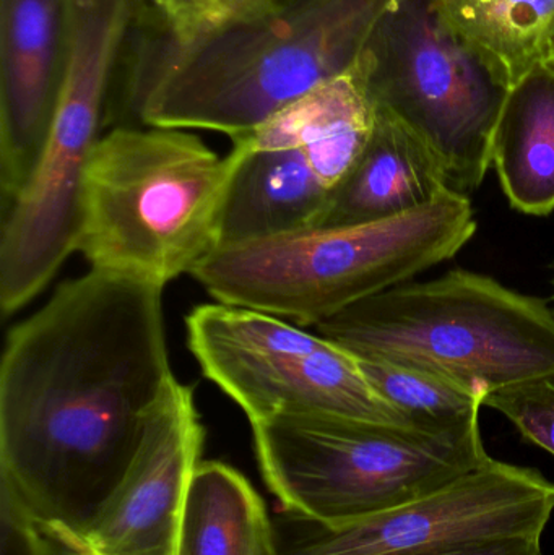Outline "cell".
Returning a JSON list of instances; mask_svg holds the SVG:
<instances>
[{"instance_id": "obj_1", "label": "cell", "mask_w": 554, "mask_h": 555, "mask_svg": "<svg viewBox=\"0 0 554 555\" xmlns=\"http://www.w3.org/2000/svg\"><path fill=\"white\" fill-rule=\"evenodd\" d=\"M163 289L91 269L10 330L0 475L12 527L81 537L126 475L175 378Z\"/></svg>"}, {"instance_id": "obj_2", "label": "cell", "mask_w": 554, "mask_h": 555, "mask_svg": "<svg viewBox=\"0 0 554 555\" xmlns=\"http://www.w3.org/2000/svg\"><path fill=\"white\" fill-rule=\"evenodd\" d=\"M397 0H279L269 12L178 42L137 49L126 93L133 124L240 139L360 57Z\"/></svg>"}, {"instance_id": "obj_3", "label": "cell", "mask_w": 554, "mask_h": 555, "mask_svg": "<svg viewBox=\"0 0 554 555\" xmlns=\"http://www.w3.org/2000/svg\"><path fill=\"white\" fill-rule=\"evenodd\" d=\"M237 168L188 130L117 126L85 175L77 253L91 269L165 287L221 246Z\"/></svg>"}, {"instance_id": "obj_4", "label": "cell", "mask_w": 554, "mask_h": 555, "mask_svg": "<svg viewBox=\"0 0 554 555\" xmlns=\"http://www.w3.org/2000/svg\"><path fill=\"white\" fill-rule=\"evenodd\" d=\"M475 233L472 202L448 191L426 207L377 223L223 246L191 276L217 302L315 326L452 259Z\"/></svg>"}, {"instance_id": "obj_5", "label": "cell", "mask_w": 554, "mask_h": 555, "mask_svg": "<svg viewBox=\"0 0 554 555\" xmlns=\"http://www.w3.org/2000/svg\"><path fill=\"white\" fill-rule=\"evenodd\" d=\"M357 358L409 362L500 390L554 375V312L493 278L452 270L368 297L315 325Z\"/></svg>"}, {"instance_id": "obj_6", "label": "cell", "mask_w": 554, "mask_h": 555, "mask_svg": "<svg viewBox=\"0 0 554 555\" xmlns=\"http://www.w3.org/2000/svg\"><path fill=\"white\" fill-rule=\"evenodd\" d=\"M250 426L270 491L289 512L322 527L353 524L425 498L491 459L480 421L435 430L282 414Z\"/></svg>"}, {"instance_id": "obj_7", "label": "cell", "mask_w": 554, "mask_h": 555, "mask_svg": "<svg viewBox=\"0 0 554 555\" xmlns=\"http://www.w3.org/2000/svg\"><path fill=\"white\" fill-rule=\"evenodd\" d=\"M140 0H68L64 72L44 152L22 194L2 214L0 266L48 284L77 253L81 195L100 142L107 93Z\"/></svg>"}, {"instance_id": "obj_8", "label": "cell", "mask_w": 554, "mask_h": 555, "mask_svg": "<svg viewBox=\"0 0 554 555\" xmlns=\"http://www.w3.org/2000/svg\"><path fill=\"white\" fill-rule=\"evenodd\" d=\"M361 57L374 107L433 153L451 191L467 197L477 191L507 91L441 25L431 2L397 0Z\"/></svg>"}, {"instance_id": "obj_9", "label": "cell", "mask_w": 554, "mask_h": 555, "mask_svg": "<svg viewBox=\"0 0 554 555\" xmlns=\"http://www.w3.org/2000/svg\"><path fill=\"white\" fill-rule=\"evenodd\" d=\"M185 330L202 374L250 424L282 414H332L422 427L374 390L351 352L319 333L221 302L195 307Z\"/></svg>"}, {"instance_id": "obj_10", "label": "cell", "mask_w": 554, "mask_h": 555, "mask_svg": "<svg viewBox=\"0 0 554 555\" xmlns=\"http://www.w3.org/2000/svg\"><path fill=\"white\" fill-rule=\"evenodd\" d=\"M554 482L490 459L451 485L392 511L322 527L298 517L285 555H431L511 540H542Z\"/></svg>"}, {"instance_id": "obj_11", "label": "cell", "mask_w": 554, "mask_h": 555, "mask_svg": "<svg viewBox=\"0 0 554 555\" xmlns=\"http://www.w3.org/2000/svg\"><path fill=\"white\" fill-rule=\"evenodd\" d=\"M202 443L194 388L175 377L150 411L126 475L83 534L72 540L88 555H178Z\"/></svg>"}, {"instance_id": "obj_12", "label": "cell", "mask_w": 554, "mask_h": 555, "mask_svg": "<svg viewBox=\"0 0 554 555\" xmlns=\"http://www.w3.org/2000/svg\"><path fill=\"white\" fill-rule=\"evenodd\" d=\"M68 0H0L2 214L44 152L64 72Z\"/></svg>"}, {"instance_id": "obj_13", "label": "cell", "mask_w": 554, "mask_h": 555, "mask_svg": "<svg viewBox=\"0 0 554 555\" xmlns=\"http://www.w3.org/2000/svg\"><path fill=\"white\" fill-rule=\"evenodd\" d=\"M376 124L363 57L350 68L293 101L233 146L257 150L301 149L332 192L363 155Z\"/></svg>"}, {"instance_id": "obj_14", "label": "cell", "mask_w": 554, "mask_h": 555, "mask_svg": "<svg viewBox=\"0 0 554 555\" xmlns=\"http://www.w3.org/2000/svg\"><path fill=\"white\" fill-rule=\"evenodd\" d=\"M448 191V179L433 153L399 120L376 109L370 142L332 192L319 228L389 220L426 207Z\"/></svg>"}, {"instance_id": "obj_15", "label": "cell", "mask_w": 554, "mask_h": 555, "mask_svg": "<svg viewBox=\"0 0 554 555\" xmlns=\"http://www.w3.org/2000/svg\"><path fill=\"white\" fill-rule=\"evenodd\" d=\"M237 168L221 221V246L269 240L321 224L332 191L301 149L233 146Z\"/></svg>"}, {"instance_id": "obj_16", "label": "cell", "mask_w": 554, "mask_h": 555, "mask_svg": "<svg viewBox=\"0 0 554 555\" xmlns=\"http://www.w3.org/2000/svg\"><path fill=\"white\" fill-rule=\"evenodd\" d=\"M491 166L511 207L530 217L554 211V55L507 91Z\"/></svg>"}, {"instance_id": "obj_17", "label": "cell", "mask_w": 554, "mask_h": 555, "mask_svg": "<svg viewBox=\"0 0 554 555\" xmlns=\"http://www.w3.org/2000/svg\"><path fill=\"white\" fill-rule=\"evenodd\" d=\"M441 25L510 91L553 57L554 0H429Z\"/></svg>"}, {"instance_id": "obj_18", "label": "cell", "mask_w": 554, "mask_h": 555, "mask_svg": "<svg viewBox=\"0 0 554 555\" xmlns=\"http://www.w3.org/2000/svg\"><path fill=\"white\" fill-rule=\"evenodd\" d=\"M178 555H280L262 499L240 472L220 462L198 465Z\"/></svg>"}, {"instance_id": "obj_19", "label": "cell", "mask_w": 554, "mask_h": 555, "mask_svg": "<svg viewBox=\"0 0 554 555\" xmlns=\"http://www.w3.org/2000/svg\"><path fill=\"white\" fill-rule=\"evenodd\" d=\"M357 361L374 390L416 426L448 430L480 421L488 397L480 388L409 362L377 358Z\"/></svg>"}, {"instance_id": "obj_20", "label": "cell", "mask_w": 554, "mask_h": 555, "mask_svg": "<svg viewBox=\"0 0 554 555\" xmlns=\"http://www.w3.org/2000/svg\"><path fill=\"white\" fill-rule=\"evenodd\" d=\"M279 0H153L162 31L178 42L194 41L269 12Z\"/></svg>"}, {"instance_id": "obj_21", "label": "cell", "mask_w": 554, "mask_h": 555, "mask_svg": "<svg viewBox=\"0 0 554 555\" xmlns=\"http://www.w3.org/2000/svg\"><path fill=\"white\" fill-rule=\"evenodd\" d=\"M485 406L503 414L527 442L554 456V375L491 391Z\"/></svg>"}, {"instance_id": "obj_22", "label": "cell", "mask_w": 554, "mask_h": 555, "mask_svg": "<svg viewBox=\"0 0 554 555\" xmlns=\"http://www.w3.org/2000/svg\"><path fill=\"white\" fill-rule=\"evenodd\" d=\"M20 540V555H88L80 544L59 531L41 527H12Z\"/></svg>"}, {"instance_id": "obj_23", "label": "cell", "mask_w": 554, "mask_h": 555, "mask_svg": "<svg viewBox=\"0 0 554 555\" xmlns=\"http://www.w3.org/2000/svg\"><path fill=\"white\" fill-rule=\"evenodd\" d=\"M431 555H542V540H511Z\"/></svg>"}, {"instance_id": "obj_24", "label": "cell", "mask_w": 554, "mask_h": 555, "mask_svg": "<svg viewBox=\"0 0 554 555\" xmlns=\"http://www.w3.org/2000/svg\"><path fill=\"white\" fill-rule=\"evenodd\" d=\"M553 55H554V41H553Z\"/></svg>"}]
</instances>
